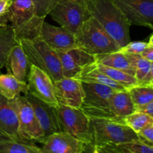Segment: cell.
Masks as SVG:
<instances>
[{"instance_id":"1","label":"cell","mask_w":153,"mask_h":153,"mask_svg":"<svg viewBox=\"0 0 153 153\" xmlns=\"http://www.w3.org/2000/svg\"><path fill=\"white\" fill-rule=\"evenodd\" d=\"M85 4L90 16L100 23L120 48L129 43L130 25L113 0H86Z\"/></svg>"},{"instance_id":"2","label":"cell","mask_w":153,"mask_h":153,"mask_svg":"<svg viewBox=\"0 0 153 153\" xmlns=\"http://www.w3.org/2000/svg\"><path fill=\"white\" fill-rule=\"evenodd\" d=\"M6 17L14 31L16 40H32L40 37L44 18L37 16L31 0H12Z\"/></svg>"},{"instance_id":"3","label":"cell","mask_w":153,"mask_h":153,"mask_svg":"<svg viewBox=\"0 0 153 153\" xmlns=\"http://www.w3.org/2000/svg\"><path fill=\"white\" fill-rule=\"evenodd\" d=\"M76 47L93 55L117 51L120 46L98 22L90 16L75 34Z\"/></svg>"},{"instance_id":"4","label":"cell","mask_w":153,"mask_h":153,"mask_svg":"<svg viewBox=\"0 0 153 153\" xmlns=\"http://www.w3.org/2000/svg\"><path fill=\"white\" fill-rule=\"evenodd\" d=\"M18 43L23 49L30 65L45 72L54 83L64 77L58 54L40 37L32 40L20 39Z\"/></svg>"},{"instance_id":"5","label":"cell","mask_w":153,"mask_h":153,"mask_svg":"<svg viewBox=\"0 0 153 153\" xmlns=\"http://www.w3.org/2000/svg\"><path fill=\"white\" fill-rule=\"evenodd\" d=\"M91 143L94 146L138 140L137 133L123 121L90 117Z\"/></svg>"},{"instance_id":"6","label":"cell","mask_w":153,"mask_h":153,"mask_svg":"<svg viewBox=\"0 0 153 153\" xmlns=\"http://www.w3.org/2000/svg\"><path fill=\"white\" fill-rule=\"evenodd\" d=\"M85 92L80 109L91 118L119 120L109 106V99L116 91L106 85L82 82Z\"/></svg>"},{"instance_id":"7","label":"cell","mask_w":153,"mask_h":153,"mask_svg":"<svg viewBox=\"0 0 153 153\" xmlns=\"http://www.w3.org/2000/svg\"><path fill=\"white\" fill-rule=\"evenodd\" d=\"M48 15L74 34L90 17L85 2L78 0H58Z\"/></svg>"},{"instance_id":"8","label":"cell","mask_w":153,"mask_h":153,"mask_svg":"<svg viewBox=\"0 0 153 153\" xmlns=\"http://www.w3.org/2000/svg\"><path fill=\"white\" fill-rule=\"evenodd\" d=\"M61 131L67 133L82 143H91L90 117L80 108L58 104L57 106Z\"/></svg>"},{"instance_id":"9","label":"cell","mask_w":153,"mask_h":153,"mask_svg":"<svg viewBox=\"0 0 153 153\" xmlns=\"http://www.w3.org/2000/svg\"><path fill=\"white\" fill-rule=\"evenodd\" d=\"M13 102L19 121V134L22 139L31 143H43L44 140L43 131L25 96H17L13 99Z\"/></svg>"},{"instance_id":"10","label":"cell","mask_w":153,"mask_h":153,"mask_svg":"<svg viewBox=\"0 0 153 153\" xmlns=\"http://www.w3.org/2000/svg\"><path fill=\"white\" fill-rule=\"evenodd\" d=\"M131 25L153 29V0H113Z\"/></svg>"},{"instance_id":"11","label":"cell","mask_w":153,"mask_h":153,"mask_svg":"<svg viewBox=\"0 0 153 153\" xmlns=\"http://www.w3.org/2000/svg\"><path fill=\"white\" fill-rule=\"evenodd\" d=\"M24 96L34 111L43 131L44 139L54 133L61 131L57 107L45 102L30 93H27Z\"/></svg>"},{"instance_id":"12","label":"cell","mask_w":153,"mask_h":153,"mask_svg":"<svg viewBox=\"0 0 153 153\" xmlns=\"http://www.w3.org/2000/svg\"><path fill=\"white\" fill-rule=\"evenodd\" d=\"M27 85L28 93L33 94L51 105L55 107L58 105L55 95L54 82L43 70L35 66L30 65Z\"/></svg>"},{"instance_id":"13","label":"cell","mask_w":153,"mask_h":153,"mask_svg":"<svg viewBox=\"0 0 153 153\" xmlns=\"http://www.w3.org/2000/svg\"><path fill=\"white\" fill-rule=\"evenodd\" d=\"M55 95L58 104L80 108L85 98L82 83L74 78H64L54 83Z\"/></svg>"},{"instance_id":"14","label":"cell","mask_w":153,"mask_h":153,"mask_svg":"<svg viewBox=\"0 0 153 153\" xmlns=\"http://www.w3.org/2000/svg\"><path fill=\"white\" fill-rule=\"evenodd\" d=\"M56 52L64 78H76L86 66L96 62V55H91L79 47Z\"/></svg>"},{"instance_id":"15","label":"cell","mask_w":153,"mask_h":153,"mask_svg":"<svg viewBox=\"0 0 153 153\" xmlns=\"http://www.w3.org/2000/svg\"><path fill=\"white\" fill-rule=\"evenodd\" d=\"M40 37L55 52H64L76 47V36L69 30L43 22Z\"/></svg>"},{"instance_id":"16","label":"cell","mask_w":153,"mask_h":153,"mask_svg":"<svg viewBox=\"0 0 153 153\" xmlns=\"http://www.w3.org/2000/svg\"><path fill=\"white\" fill-rule=\"evenodd\" d=\"M40 153H80L85 143H82L64 131L54 133L43 140Z\"/></svg>"},{"instance_id":"17","label":"cell","mask_w":153,"mask_h":153,"mask_svg":"<svg viewBox=\"0 0 153 153\" xmlns=\"http://www.w3.org/2000/svg\"><path fill=\"white\" fill-rule=\"evenodd\" d=\"M0 132L10 140L26 142L19 134V121L13 100L0 95Z\"/></svg>"},{"instance_id":"18","label":"cell","mask_w":153,"mask_h":153,"mask_svg":"<svg viewBox=\"0 0 153 153\" xmlns=\"http://www.w3.org/2000/svg\"><path fill=\"white\" fill-rule=\"evenodd\" d=\"M4 67L7 69V73L11 74L17 80L27 83L30 64L23 49L18 43L10 49Z\"/></svg>"},{"instance_id":"19","label":"cell","mask_w":153,"mask_h":153,"mask_svg":"<svg viewBox=\"0 0 153 153\" xmlns=\"http://www.w3.org/2000/svg\"><path fill=\"white\" fill-rule=\"evenodd\" d=\"M140 55H130L120 51L96 55V63L122 70L134 76L136 63Z\"/></svg>"},{"instance_id":"20","label":"cell","mask_w":153,"mask_h":153,"mask_svg":"<svg viewBox=\"0 0 153 153\" xmlns=\"http://www.w3.org/2000/svg\"><path fill=\"white\" fill-rule=\"evenodd\" d=\"M109 106L114 115L121 121L135 111V106L128 90L115 91L109 99Z\"/></svg>"},{"instance_id":"21","label":"cell","mask_w":153,"mask_h":153,"mask_svg":"<svg viewBox=\"0 0 153 153\" xmlns=\"http://www.w3.org/2000/svg\"><path fill=\"white\" fill-rule=\"evenodd\" d=\"M95 63L86 66L83 70L79 73L77 76L74 79H78L81 82H89V83L100 84V85H106L109 88H112L116 91H121L128 90L123 85H120L117 82L109 79L104 73L99 71L95 67Z\"/></svg>"},{"instance_id":"22","label":"cell","mask_w":153,"mask_h":153,"mask_svg":"<svg viewBox=\"0 0 153 153\" xmlns=\"http://www.w3.org/2000/svg\"><path fill=\"white\" fill-rule=\"evenodd\" d=\"M28 91V85L17 80L10 73H0V95L10 100L21 94H25Z\"/></svg>"},{"instance_id":"23","label":"cell","mask_w":153,"mask_h":153,"mask_svg":"<svg viewBox=\"0 0 153 153\" xmlns=\"http://www.w3.org/2000/svg\"><path fill=\"white\" fill-rule=\"evenodd\" d=\"M17 43L11 25L10 24L0 25V70L5 67L9 52Z\"/></svg>"},{"instance_id":"24","label":"cell","mask_w":153,"mask_h":153,"mask_svg":"<svg viewBox=\"0 0 153 153\" xmlns=\"http://www.w3.org/2000/svg\"><path fill=\"white\" fill-rule=\"evenodd\" d=\"M94 64H95L96 68L99 71L104 73L109 79L117 82L120 85L126 88L127 89L134 86V85H138L134 76H131L128 73H125L122 70H117V69L112 68V67H108V66L98 64V63L95 62Z\"/></svg>"},{"instance_id":"25","label":"cell","mask_w":153,"mask_h":153,"mask_svg":"<svg viewBox=\"0 0 153 153\" xmlns=\"http://www.w3.org/2000/svg\"><path fill=\"white\" fill-rule=\"evenodd\" d=\"M0 153H40V147L31 142L0 140Z\"/></svg>"},{"instance_id":"26","label":"cell","mask_w":153,"mask_h":153,"mask_svg":"<svg viewBox=\"0 0 153 153\" xmlns=\"http://www.w3.org/2000/svg\"><path fill=\"white\" fill-rule=\"evenodd\" d=\"M128 91L135 107L153 102V86L137 85L128 88Z\"/></svg>"},{"instance_id":"27","label":"cell","mask_w":153,"mask_h":153,"mask_svg":"<svg viewBox=\"0 0 153 153\" xmlns=\"http://www.w3.org/2000/svg\"><path fill=\"white\" fill-rule=\"evenodd\" d=\"M123 121L126 125L128 126L134 132L137 133L146 126L153 123V117L140 112L134 111L124 118Z\"/></svg>"},{"instance_id":"28","label":"cell","mask_w":153,"mask_h":153,"mask_svg":"<svg viewBox=\"0 0 153 153\" xmlns=\"http://www.w3.org/2000/svg\"><path fill=\"white\" fill-rule=\"evenodd\" d=\"M117 146L125 153H153V146L139 140L120 143Z\"/></svg>"},{"instance_id":"29","label":"cell","mask_w":153,"mask_h":153,"mask_svg":"<svg viewBox=\"0 0 153 153\" xmlns=\"http://www.w3.org/2000/svg\"><path fill=\"white\" fill-rule=\"evenodd\" d=\"M34 6L37 16L46 18L58 0H31Z\"/></svg>"},{"instance_id":"30","label":"cell","mask_w":153,"mask_h":153,"mask_svg":"<svg viewBox=\"0 0 153 153\" xmlns=\"http://www.w3.org/2000/svg\"><path fill=\"white\" fill-rule=\"evenodd\" d=\"M153 69V62L145 60L141 57H139L136 63L135 73L134 78L137 80V84L144 78V76L149 72V70Z\"/></svg>"},{"instance_id":"31","label":"cell","mask_w":153,"mask_h":153,"mask_svg":"<svg viewBox=\"0 0 153 153\" xmlns=\"http://www.w3.org/2000/svg\"><path fill=\"white\" fill-rule=\"evenodd\" d=\"M147 46L148 42L130 41L126 45L120 48L118 51L126 54H130V55H140Z\"/></svg>"},{"instance_id":"32","label":"cell","mask_w":153,"mask_h":153,"mask_svg":"<svg viewBox=\"0 0 153 153\" xmlns=\"http://www.w3.org/2000/svg\"><path fill=\"white\" fill-rule=\"evenodd\" d=\"M139 140L153 146V123L146 126L137 133Z\"/></svg>"},{"instance_id":"33","label":"cell","mask_w":153,"mask_h":153,"mask_svg":"<svg viewBox=\"0 0 153 153\" xmlns=\"http://www.w3.org/2000/svg\"><path fill=\"white\" fill-rule=\"evenodd\" d=\"M142 58L147 61L153 62V34H151L149 40L148 42V46L144 49V50L140 54Z\"/></svg>"},{"instance_id":"34","label":"cell","mask_w":153,"mask_h":153,"mask_svg":"<svg viewBox=\"0 0 153 153\" xmlns=\"http://www.w3.org/2000/svg\"><path fill=\"white\" fill-rule=\"evenodd\" d=\"M100 153H125L123 152L116 144H105L100 146H95Z\"/></svg>"},{"instance_id":"35","label":"cell","mask_w":153,"mask_h":153,"mask_svg":"<svg viewBox=\"0 0 153 153\" xmlns=\"http://www.w3.org/2000/svg\"><path fill=\"white\" fill-rule=\"evenodd\" d=\"M135 111L146 114L153 117V102H150L147 104L142 105L136 106Z\"/></svg>"},{"instance_id":"36","label":"cell","mask_w":153,"mask_h":153,"mask_svg":"<svg viewBox=\"0 0 153 153\" xmlns=\"http://www.w3.org/2000/svg\"><path fill=\"white\" fill-rule=\"evenodd\" d=\"M11 2L12 0H0V16H4L7 13Z\"/></svg>"},{"instance_id":"37","label":"cell","mask_w":153,"mask_h":153,"mask_svg":"<svg viewBox=\"0 0 153 153\" xmlns=\"http://www.w3.org/2000/svg\"><path fill=\"white\" fill-rule=\"evenodd\" d=\"M94 146H93L91 143H85L82 149V152L80 153H93Z\"/></svg>"},{"instance_id":"38","label":"cell","mask_w":153,"mask_h":153,"mask_svg":"<svg viewBox=\"0 0 153 153\" xmlns=\"http://www.w3.org/2000/svg\"><path fill=\"white\" fill-rule=\"evenodd\" d=\"M2 139H9V138H8V137H6L5 135H4L2 133L0 132V140H2Z\"/></svg>"},{"instance_id":"39","label":"cell","mask_w":153,"mask_h":153,"mask_svg":"<svg viewBox=\"0 0 153 153\" xmlns=\"http://www.w3.org/2000/svg\"><path fill=\"white\" fill-rule=\"evenodd\" d=\"M93 153H100L98 152V150H97V148H96L95 146H94V151H93Z\"/></svg>"},{"instance_id":"40","label":"cell","mask_w":153,"mask_h":153,"mask_svg":"<svg viewBox=\"0 0 153 153\" xmlns=\"http://www.w3.org/2000/svg\"><path fill=\"white\" fill-rule=\"evenodd\" d=\"M78 1H84V2H85V1H86V0H78Z\"/></svg>"}]
</instances>
